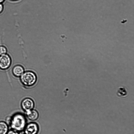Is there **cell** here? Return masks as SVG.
<instances>
[{"mask_svg": "<svg viewBox=\"0 0 134 134\" xmlns=\"http://www.w3.org/2000/svg\"><path fill=\"white\" fill-rule=\"evenodd\" d=\"M26 125V120L25 116L21 113H16L11 116L8 125L13 130L18 132L23 130Z\"/></svg>", "mask_w": 134, "mask_h": 134, "instance_id": "obj_1", "label": "cell"}, {"mask_svg": "<svg viewBox=\"0 0 134 134\" xmlns=\"http://www.w3.org/2000/svg\"><path fill=\"white\" fill-rule=\"evenodd\" d=\"M20 79L22 85L27 88L33 86L37 80L36 74L34 72L31 71H25Z\"/></svg>", "mask_w": 134, "mask_h": 134, "instance_id": "obj_2", "label": "cell"}, {"mask_svg": "<svg viewBox=\"0 0 134 134\" xmlns=\"http://www.w3.org/2000/svg\"><path fill=\"white\" fill-rule=\"evenodd\" d=\"M12 60L10 55L7 53L0 56V69L6 70L11 66Z\"/></svg>", "mask_w": 134, "mask_h": 134, "instance_id": "obj_3", "label": "cell"}, {"mask_svg": "<svg viewBox=\"0 0 134 134\" xmlns=\"http://www.w3.org/2000/svg\"><path fill=\"white\" fill-rule=\"evenodd\" d=\"M24 130L25 134H37L39 127L36 123L31 122L26 125Z\"/></svg>", "mask_w": 134, "mask_h": 134, "instance_id": "obj_4", "label": "cell"}, {"mask_svg": "<svg viewBox=\"0 0 134 134\" xmlns=\"http://www.w3.org/2000/svg\"><path fill=\"white\" fill-rule=\"evenodd\" d=\"M21 105L22 109L26 112L33 109L35 104L32 99L26 98L22 100Z\"/></svg>", "mask_w": 134, "mask_h": 134, "instance_id": "obj_5", "label": "cell"}, {"mask_svg": "<svg viewBox=\"0 0 134 134\" xmlns=\"http://www.w3.org/2000/svg\"><path fill=\"white\" fill-rule=\"evenodd\" d=\"M12 71L13 76L16 78H20L25 71L23 66L19 64L14 66Z\"/></svg>", "mask_w": 134, "mask_h": 134, "instance_id": "obj_6", "label": "cell"}, {"mask_svg": "<svg viewBox=\"0 0 134 134\" xmlns=\"http://www.w3.org/2000/svg\"><path fill=\"white\" fill-rule=\"evenodd\" d=\"M26 112L27 118L30 120L35 121L37 120L39 117L38 113L35 110L32 109Z\"/></svg>", "mask_w": 134, "mask_h": 134, "instance_id": "obj_7", "label": "cell"}, {"mask_svg": "<svg viewBox=\"0 0 134 134\" xmlns=\"http://www.w3.org/2000/svg\"><path fill=\"white\" fill-rule=\"evenodd\" d=\"M128 92L126 88L124 87H119L116 92L117 96L120 97L124 98L128 95Z\"/></svg>", "mask_w": 134, "mask_h": 134, "instance_id": "obj_8", "label": "cell"}, {"mask_svg": "<svg viewBox=\"0 0 134 134\" xmlns=\"http://www.w3.org/2000/svg\"><path fill=\"white\" fill-rule=\"evenodd\" d=\"M8 129V125L5 122L0 121V134H7Z\"/></svg>", "mask_w": 134, "mask_h": 134, "instance_id": "obj_9", "label": "cell"}, {"mask_svg": "<svg viewBox=\"0 0 134 134\" xmlns=\"http://www.w3.org/2000/svg\"><path fill=\"white\" fill-rule=\"evenodd\" d=\"M7 49L6 47L3 46H0V56L7 53Z\"/></svg>", "mask_w": 134, "mask_h": 134, "instance_id": "obj_10", "label": "cell"}, {"mask_svg": "<svg viewBox=\"0 0 134 134\" xmlns=\"http://www.w3.org/2000/svg\"><path fill=\"white\" fill-rule=\"evenodd\" d=\"M7 134H19L18 132L13 130H10L8 131Z\"/></svg>", "mask_w": 134, "mask_h": 134, "instance_id": "obj_11", "label": "cell"}, {"mask_svg": "<svg viewBox=\"0 0 134 134\" xmlns=\"http://www.w3.org/2000/svg\"><path fill=\"white\" fill-rule=\"evenodd\" d=\"M4 10V7L3 5L1 3H0V14Z\"/></svg>", "mask_w": 134, "mask_h": 134, "instance_id": "obj_12", "label": "cell"}, {"mask_svg": "<svg viewBox=\"0 0 134 134\" xmlns=\"http://www.w3.org/2000/svg\"><path fill=\"white\" fill-rule=\"evenodd\" d=\"M5 0H0V3H3Z\"/></svg>", "mask_w": 134, "mask_h": 134, "instance_id": "obj_13", "label": "cell"}, {"mask_svg": "<svg viewBox=\"0 0 134 134\" xmlns=\"http://www.w3.org/2000/svg\"><path fill=\"white\" fill-rule=\"evenodd\" d=\"M25 134V133H22V134Z\"/></svg>", "mask_w": 134, "mask_h": 134, "instance_id": "obj_14", "label": "cell"}, {"mask_svg": "<svg viewBox=\"0 0 134 134\" xmlns=\"http://www.w3.org/2000/svg\"></svg>", "mask_w": 134, "mask_h": 134, "instance_id": "obj_15", "label": "cell"}]
</instances>
